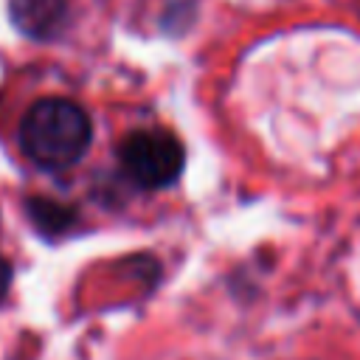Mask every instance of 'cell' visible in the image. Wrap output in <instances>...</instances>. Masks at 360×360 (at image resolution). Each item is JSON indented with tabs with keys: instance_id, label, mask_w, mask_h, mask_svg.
<instances>
[{
	"instance_id": "cell-1",
	"label": "cell",
	"mask_w": 360,
	"mask_h": 360,
	"mask_svg": "<svg viewBox=\"0 0 360 360\" xmlns=\"http://www.w3.org/2000/svg\"><path fill=\"white\" fill-rule=\"evenodd\" d=\"M22 155L48 172H62L79 163L90 146L93 124L87 112L70 98H39L20 121Z\"/></svg>"
},
{
	"instance_id": "cell-4",
	"label": "cell",
	"mask_w": 360,
	"mask_h": 360,
	"mask_svg": "<svg viewBox=\"0 0 360 360\" xmlns=\"http://www.w3.org/2000/svg\"><path fill=\"white\" fill-rule=\"evenodd\" d=\"M25 211H28L31 225L45 236H59L76 222V211L70 205H62V202L48 200V197L25 200Z\"/></svg>"
},
{
	"instance_id": "cell-2",
	"label": "cell",
	"mask_w": 360,
	"mask_h": 360,
	"mask_svg": "<svg viewBox=\"0 0 360 360\" xmlns=\"http://www.w3.org/2000/svg\"><path fill=\"white\" fill-rule=\"evenodd\" d=\"M118 160L135 186L166 188L180 177L183 163H186V152L172 132L138 129L121 141Z\"/></svg>"
},
{
	"instance_id": "cell-5",
	"label": "cell",
	"mask_w": 360,
	"mask_h": 360,
	"mask_svg": "<svg viewBox=\"0 0 360 360\" xmlns=\"http://www.w3.org/2000/svg\"><path fill=\"white\" fill-rule=\"evenodd\" d=\"M8 284H11V267H8V262L0 256V301H3L6 292H8Z\"/></svg>"
},
{
	"instance_id": "cell-3",
	"label": "cell",
	"mask_w": 360,
	"mask_h": 360,
	"mask_svg": "<svg viewBox=\"0 0 360 360\" xmlns=\"http://www.w3.org/2000/svg\"><path fill=\"white\" fill-rule=\"evenodd\" d=\"M68 0H11L14 25L34 39L59 37L68 25Z\"/></svg>"
}]
</instances>
